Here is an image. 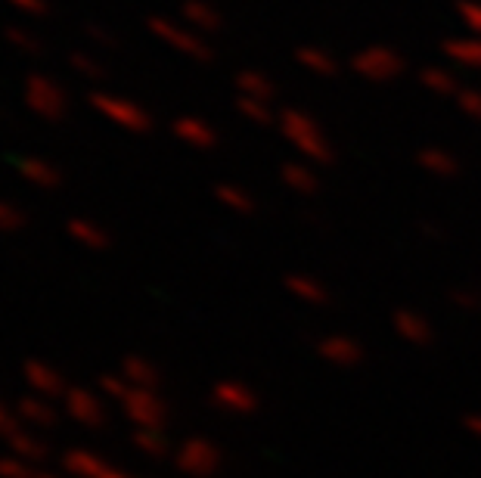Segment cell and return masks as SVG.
<instances>
[{
    "instance_id": "43",
    "label": "cell",
    "mask_w": 481,
    "mask_h": 478,
    "mask_svg": "<svg viewBox=\"0 0 481 478\" xmlns=\"http://www.w3.org/2000/svg\"><path fill=\"white\" fill-rule=\"evenodd\" d=\"M97 478H134V475H128L124 469H118V466H112V463H106V469L97 475Z\"/></svg>"
},
{
    "instance_id": "8",
    "label": "cell",
    "mask_w": 481,
    "mask_h": 478,
    "mask_svg": "<svg viewBox=\"0 0 481 478\" xmlns=\"http://www.w3.org/2000/svg\"><path fill=\"white\" fill-rule=\"evenodd\" d=\"M62 410L69 420H75L84 429H102L106 426V407H102V395L84 386H69L66 398H62Z\"/></svg>"
},
{
    "instance_id": "20",
    "label": "cell",
    "mask_w": 481,
    "mask_h": 478,
    "mask_svg": "<svg viewBox=\"0 0 481 478\" xmlns=\"http://www.w3.org/2000/svg\"><path fill=\"white\" fill-rule=\"evenodd\" d=\"M6 448H10L13 457L28 460V463H41V460H47V453H50V448L44 444V438H37L28 426H22L19 432H13L10 438H6Z\"/></svg>"
},
{
    "instance_id": "12",
    "label": "cell",
    "mask_w": 481,
    "mask_h": 478,
    "mask_svg": "<svg viewBox=\"0 0 481 478\" xmlns=\"http://www.w3.org/2000/svg\"><path fill=\"white\" fill-rule=\"evenodd\" d=\"M391 326H394V333H398V339H404L407 345H413V348H425V345L435 342L432 320L425 314H420V311H410V308L394 311Z\"/></svg>"
},
{
    "instance_id": "28",
    "label": "cell",
    "mask_w": 481,
    "mask_h": 478,
    "mask_svg": "<svg viewBox=\"0 0 481 478\" xmlns=\"http://www.w3.org/2000/svg\"><path fill=\"white\" fill-rule=\"evenodd\" d=\"M215 199L224 208L236 211V215H251V211H255V199H251V193L242 190V186H236V184H218Z\"/></svg>"
},
{
    "instance_id": "6",
    "label": "cell",
    "mask_w": 481,
    "mask_h": 478,
    "mask_svg": "<svg viewBox=\"0 0 481 478\" xmlns=\"http://www.w3.org/2000/svg\"><path fill=\"white\" fill-rule=\"evenodd\" d=\"M351 69L367 81H391V78L404 75V59L391 47H364L354 53Z\"/></svg>"
},
{
    "instance_id": "40",
    "label": "cell",
    "mask_w": 481,
    "mask_h": 478,
    "mask_svg": "<svg viewBox=\"0 0 481 478\" xmlns=\"http://www.w3.org/2000/svg\"><path fill=\"white\" fill-rule=\"evenodd\" d=\"M4 4H10L22 16H47V10H50L47 0H4Z\"/></svg>"
},
{
    "instance_id": "22",
    "label": "cell",
    "mask_w": 481,
    "mask_h": 478,
    "mask_svg": "<svg viewBox=\"0 0 481 478\" xmlns=\"http://www.w3.org/2000/svg\"><path fill=\"white\" fill-rule=\"evenodd\" d=\"M286 292L292 299L305 302V304H326L329 302V289L320 283L317 277H307V273H292L286 277Z\"/></svg>"
},
{
    "instance_id": "35",
    "label": "cell",
    "mask_w": 481,
    "mask_h": 478,
    "mask_svg": "<svg viewBox=\"0 0 481 478\" xmlns=\"http://www.w3.org/2000/svg\"><path fill=\"white\" fill-rule=\"evenodd\" d=\"M6 41H10V47H16V50H22V53H41V41H37L31 31L19 28V26L6 28Z\"/></svg>"
},
{
    "instance_id": "29",
    "label": "cell",
    "mask_w": 481,
    "mask_h": 478,
    "mask_svg": "<svg viewBox=\"0 0 481 478\" xmlns=\"http://www.w3.org/2000/svg\"><path fill=\"white\" fill-rule=\"evenodd\" d=\"M131 444L146 457H165L168 453V438L162 435V429H134Z\"/></svg>"
},
{
    "instance_id": "37",
    "label": "cell",
    "mask_w": 481,
    "mask_h": 478,
    "mask_svg": "<svg viewBox=\"0 0 481 478\" xmlns=\"http://www.w3.org/2000/svg\"><path fill=\"white\" fill-rule=\"evenodd\" d=\"M69 66H72V72H78L81 78H93V81L102 78V66L93 57H88V53H72V57H69Z\"/></svg>"
},
{
    "instance_id": "9",
    "label": "cell",
    "mask_w": 481,
    "mask_h": 478,
    "mask_svg": "<svg viewBox=\"0 0 481 478\" xmlns=\"http://www.w3.org/2000/svg\"><path fill=\"white\" fill-rule=\"evenodd\" d=\"M211 404H215L220 413H230V417H251V413L258 410V395L255 388L240 379H220L218 386L211 388Z\"/></svg>"
},
{
    "instance_id": "39",
    "label": "cell",
    "mask_w": 481,
    "mask_h": 478,
    "mask_svg": "<svg viewBox=\"0 0 481 478\" xmlns=\"http://www.w3.org/2000/svg\"><path fill=\"white\" fill-rule=\"evenodd\" d=\"M451 299H454L456 308H463V311H478L481 308V292H478V289H456Z\"/></svg>"
},
{
    "instance_id": "1",
    "label": "cell",
    "mask_w": 481,
    "mask_h": 478,
    "mask_svg": "<svg viewBox=\"0 0 481 478\" xmlns=\"http://www.w3.org/2000/svg\"><path fill=\"white\" fill-rule=\"evenodd\" d=\"M280 134L302 153V159H307L317 168V165H333L336 150L329 143V137L323 134V128L317 124V119H311L302 109H283L280 112Z\"/></svg>"
},
{
    "instance_id": "25",
    "label": "cell",
    "mask_w": 481,
    "mask_h": 478,
    "mask_svg": "<svg viewBox=\"0 0 481 478\" xmlns=\"http://www.w3.org/2000/svg\"><path fill=\"white\" fill-rule=\"evenodd\" d=\"M416 162H420V168L432 177H456L460 175V162H456V155L441 150V146H429V150H422Z\"/></svg>"
},
{
    "instance_id": "11",
    "label": "cell",
    "mask_w": 481,
    "mask_h": 478,
    "mask_svg": "<svg viewBox=\"0 0 481 478\" xmlns=\"http://www.w3.org/2000/svg\"><path fill=\"white\" fill-rule=\"evenodd\" d=\"M317 355L336 370H354L364 364V345L351 335H323L317 342Z\"/></svg>"
},
{
    "instance_id": "17",
    "label": "cell",
    "mask_w": 481,
    "mask_h": 478,
    "mask_svg": "<svg viewBox=\"0 0 481 478\" xmlns=\"http://www.w3.org/2000/svg\"><path fill=\"white\" fill-rule=\"evenodd\" d=\"M109 460H102L100 453H93L88 448H72L62 453V469L69 478H97L106 469Z\"/></svg>"
},
{
    "instance_id": "16",
    "label": "cell",
    "mask_w": 481,
    "mask_h": 478,
    "mask_svg": "<svg viewBox=\"0 0 481 478\" xmlns=\"http://www.w3.org/2000/svg\"><path fill=\"white\" fill-rule=\"evenodd\" d=\"M118 373H122L134 388H159L162 382L159 366L144 355H128L122 360V366H118Z\"/></svg>"
},
{
    "instance_id": "14",
    "label": "cell",
    "mask_w": 481,
    "mask_h": 478,
    "mask_svg": "<svg viewBox=\"0 0 481 478\" xmlns=\"http://www.w3.org/2000/svg\"><path fill=\"white\" fill-rule=\"evenodd\" d=\"M13 410H16V417L22 420V426H28V429H53L59 420L57 407L41 395H22Z\"/></svg>"
},
{
    "instance_id": "36",
    "label": "cell",
    "mask_w": 481,
    "mask_h": 478,
    "mask_svg": "<svg viewBox=\"0 0 481 478\" xmlns=\"http://www.w3.org/2000/svg\"><path fill=\"white\" fill-rule=\"evenodd\" d=\"M456 106H460V112L469 115L472 122H481V90L463 88L460 93H456Z\"/></svg>"
},
{
    "instance_id": "27",
    "label": "cell",
    "mask_w": 481,
    "mask_h": 478,
    "mask_svg": "<svg viewBox=\"0 0 481 478\" xmlns=\"http://www.w3.org/2000/svg\"><path fill=\"white\" fill-rule=\"evenodd\" d=\"M420 84L429 93H435V97H454L456 100V93H460V81H456V75L454 72H447V69H438V66H429V69H422V75H420Z\"/></svg>"
},
{
    "instance_id": "41",
    "label": "cell",
    "mask_w": 481,
    "mask_h": 478,
    "mask_svg": "<svg viewBox=\"0 0 481 478\" xmlns=\"http://www.w3.org/2000/svg\"><path fill=\"white\" fill-rule=\"evenodd\" d=\"M84 31H88V37H91V41L97 44V47H115V37L109 35V31L102 28V26H97V22H91V26L84 28Z\"/></svg>"
},
{
    "instance_id": "18",
    "label": "cell",
    "mask_w": 481,
    "mask_h": 478,
    "mask_svg": "<svg viewBox=\"0 0 481 478\" xmlns=\"http://www.w3.org/2000/svg\"><path fill=\"white\" fill-rule=\"evenodd\" d=\"M180 19H184L193 31H199V35H211V31H218L224 26L220 13L211 4H205V0H187V4L180 6Z\"/></svg>"
},
{
    "instance_id": "24",
    "label": "cell",
    "mask_w": 481,
    "mask_h": 478,
    "mask_svg": "<svg viewBox=\"0 0 481 478\" xmlns=\"http://www.w3.org/2000/svg\"><path fill=\"white\" fill-rule=\"evenodd\" d=\"M444 53L456 66L481 72V37H451L444 41Z\"/></svg>"
},
{
    "instance_id": "10",
    "label": "cell",
    "mask_w": 481,
    "mask_h": 478,
    "mask_svg": "<svg viewBox=\"0 0 481 478\" xmlns=\"http://www.w3.org/2000/svg\"><path fill=\"white\" fill-rule=\"evenodd\" d=\"M22 376H26V386L31 388V395H41L47 401L66 398L69 391V382L62 379V373L53 364H47V360H37V357L26 360V364H22Z\"/></svg>"
},
{
    "instance_id": "7",
    "label": "cell",
    "mask_w": 481,
    "mask_h": 478,
    "mask_svg": "<svg viewBox=\"0 0 481 478\" xmlns=\"http://www.w3.org/2000/svg\"><path fill=\"white\" fill-rule=\"evenodd\" d=\"M175 463H177L180 473L196 475V478L215 475L218 466H220V451L215 448V441H208V438L193 435V438H187V441L177 448Z\"/></svg>"
},
{
    "instance_id": "4",
    "label": "cell",
    "mask_w": 481,
    "mask_h": 478,
    "mask_svg": "<svg viewBox=\"0 0 481 478\" xmlns=\"http://www.w3.org/2000/svg\"><path fill=\"white\" fill-rule=\"evenodd\" d=\"M149 31L159 37L162 44L175 47L177 53L190 57L196 62H208L211 59V47L205 44V37L199 31H193L187 22H175V19H165V16H153L149 19Z\"/></svg>"
},
{
    "instance_id": "15",
    "label": "cell",
    "mask_w": 481,
    "mask_h": 478,
    "mask_svg": "<svg viewBox=\"0 0 481 478\" xmlns=\"http://www.w3.org/2000/svg\"><path fill=\"white\" fill-rule=\"evenodd\" d=\"M16 171L22 175V180L37 190H57L62 184V171L53 162L41 159V155H26V159L16 162Z\"/></svg>"
},
{
    "instance_id": "5",
    "label": "cell",
    "mask_w": 481,
    "mask_h": 478,
    "mask_svg": "<svg viewBox=\"0 0 481 478\" xmlns=\"http://www.w3.org/2000/svg\"><path fill=\"white\" fill-rule=\"evenodd\" d=\"M122 410L134 429H165L168 422V404L159 388H131V395L122 401Z\"/></svg>"
},
{
    "instance_id": "34",
    "label": "cell",
    "mask_w": 481,
    "mask_h": 478,
    "mask_svg": "<svg viewBox=\"0 0 481 478\" xmlns=\"http://www.w3.org/2000/svg\"><path fill=\"white\" fill-rule=\"evenodd\" d=\"M456 16L472 31V37H481V4L478 0H460L456 4Z\"/></svg>"
},
{
    "instance_id": "31",
    "label": "cell",
    "mask_w": 481,
    "mask_h": 478,
    "mask_svg": "<svg viewBox=\"0 0 481 478\" xmlns=\"http://www.w3.org/2000/svg\"><path fill=\"white\" fill-rule=\"evenodd\" d=\"M131 388L134 386L118 370L115 373H102L100 379H97V391H100V395L102 398H112V401H118V404H122L124 398L131 395Z\"/></svg>"
},
{
    "instance_id": "19",
    "label": "cell",
    "mask_w": 481,
    "mask_h": 478,
    "mask_svg": "<svg viewBox=\"0 0 481 478\" xmlns=\"http://www.w3.org/2000/svg\"><path fill=\"white\" fill-rule=\"evenodd\" d=\"M280 177H283V184L298 196H314L320 190V177H317V168H314V165L286 162L280 168Z\"/></svg>"
},
{
    "instance_id": "30",
    "label": "cell",
    "mask_w": 481,
    "mask_h": 478,
    "mask_svg": "<svg viewBox=\"0 0 481 478\" xmlns=\"http://www.w3.org/2000/svg\"><path fill=\"white\" fill-rule=\"evenodd\" d=\"M236 109H240V115L251 124H262V128H267V124H277L280 115L273 112L271 103H262V100H249V97H240L236 100Z\"/></svg>"
},
{
    "instance_id": "44",
    "label": "cell",
    "mask_w": 481,
    "mask_h": 478,
    "mask_svg": "<svg viewBox=\"0 0 481 478\" xmlns=\"http://www.w3.org/2000/svg\"><path fill=\"white\" fill-rule=\"evenodd\" d=\"M37 478H69V475H62V473H50V469H41V475Z\"/></svg>"
},
{
    "instance_id": "26",
    "label": "cell",
    "mask_w": 481,
    "mask_h": 478,
    "mask_svg": "<svg viewBox=\"0 0 481 478\" xmlns=\"http://www.w3.org/2000/svg\"><path fill=\"white\" fill-rule=\"evenodd\" d=\"M295 62L311 75H320V78H333L338 72V62L333 53H326L323 47H298L295 53Z\"/></svg>"
},
{
    "instance_id": "23",
    "label": "cell",
    "mask_w": 481,
    "mask_h": 478,
    "mask_svg": "<svg viewBox=\"0 0 481 478\" xmlns=\"http://www.w3.org/2000/svg\"><path fill=\"white\" fill-rule=\"evenodd\" d=\"M69 237H72L78 246L84 249H93V252H102V249H109V233L102 230L97 221H91V218H72L69 221Z\"/></svg>"
},
{
    "instance_id": "3",
    "label": "cell",
    "mask_w": 481,
    "mask_h": 478,
    "mask_svg": "<svg viewBox=\"0 0 481 478\" xmlns=\"http://www.w3.org/2000/svg\"><path fill=\"white\" fill-rule=\"evenodd\" d=\"M91 106L97 109L106 122L118 124L122 131H131V134H146V131L153 128V115L128 97H115V93H106V90H93Z\"/></svg>"
},
{
    "instance_id": "2",
    "label": "cell",
    "mask_w": 481,
    "mask_h": 478,
    "mask_svg": "<svg viewBox=\"0 0 481 478\" xmlns=\"http://www.w3.org/2000/svg\"><path fill=\"white\" fill-rule=\"evenodd\" d=\"M22 100L37 119L44 122H62L69 112V93L66 88L47 72H31L22 84Z\"/></svg>"
},
{
    "instance_id": "38",
    "label": "cell",
    "mask_w": 481,
    "mask_h": 478,
    "mask_svg": "<svg viewBox=\"0 0 481 478\" xmlns=\"http://www.w3.org/2000/svg\"><path fill=\"white\" fill-rule=\"evenodd\" d=\"M22 429V420L16 417V410H10V407H6L4 401H0V438H10L13 432H19Z\"/></svg>"
},
{
    "instance_id": "13",
    "label": "cell",
    "mask_w": 481,
    "mask_h": 478,
    "mask_svg": "<svg viewBox=\"0 0 481 478\" xmlns=\"http://www.w3.org/2000/svg\"><path fill=\"white\" fill-rule=\"evenodd\" d=\"M171 131H175L180 143L193 146V150H215L218 146V131L205 119H199V115H180V119L171 124Z\"/></svg>"
},
{
    "instance_id": "42",
    "label": "cell",
    "mask_w": 481,
    "mask_h": 478,
    "mask_svg": "<svg viewBox=\"0 0 481 478\" xmlns=\"http://www.w3.org/2000/svg\"><path fill=\"white\" fill-rule=\"evenodd\" d=\"M463 426H466V432L472 438H478L481 441V413H469V417H463Z\"/></svg>"
},
{
    "instance_id": "21",
    "label": "cell",
    "mask_w": 481,
    "mask_h": 478,
    "mask_svg": "<svg viewBox=\"0 0 481 478\" xmlns=\"http://www.w3.org/2000/svg\"><path fill=\"white\" fill-rule=\"evenodd\" d=\"M236 88H240V97L262 100V103H273V97H277V84L258 69H246L236 75Z\"/></svg>"
},
{
    "instance_id": "33",
    "label": "cell",
    "mask_w": 481,
    "mask_h": 478,
    "mask_svg": "<svg viewBox=\"0 0 481 478\" xmlns=\"http://www.w3.org/2000/svg\"><path fill=\"white\" fill-rule=\"evenodd\" d=\"M26 211H22L19 206H13V202L0 199V233H16L26 227Z\"/></svg>"
},
{
    "instance_id": "32",
    "label": "cell",
    "mask_w": 481,
    "mask_h": 478,
    "mask_svg": "<svg viewBox=\"0 0 481 478\" xmlns=\"http://www.w3.org/2000/svg\"><path fill=\"white\" fill-rule=\"evenodd\" d=\"M37 475H41V469L28 463V460H19L13 453L0 457V478H37Z\"/></svg>"
}]
</instances>
